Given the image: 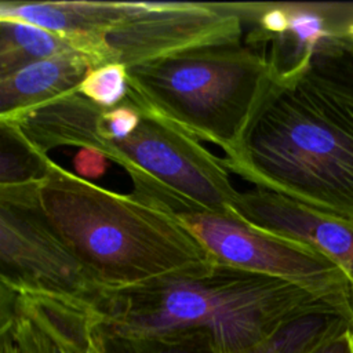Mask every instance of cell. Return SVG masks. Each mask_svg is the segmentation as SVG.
Masks as SVG:
<instances>
[{
  "label": "cell",
  "mask_w": 353,
  "mask_h": 353,
  "mask_svg": "<svg viewBox=\"0 0 353 353\" xmlns=\"http://www.w3.org/2000/svg\"><path fill=\"white\" fill-rule=\"evenodd\" d=\"M223 164L256 188L353 219V40L327 36L274 76Z\"/></svg>",
  "instance_id": "cell-1"
},
{
  "label": "cell",
  "mask_w": 353,
  "mask_h": 353,
  "mask_svg": "<svg viewBox=\"0 0 353 353\" xmlns=\"http://www.w3.org/2000/svg\"><path fill=\"white\" fill-rule=\"evenodd\" d=\"M324 302L336 301L277 277L212 262L138 285L102 290L84 305L90 324L110 334L210 353H243L291 317Z\"/></svg>",
  "instance_id": "cell-2"
},
{
  "label": "cell",
  "mask_w": 353,
  "mask_h": 353,
  "mask_svg": "<svg viewBox=\"0 0 353 353\" xmlns=\"http://www.w3.org/2000/svg\"><path fill=\"white\" fill-rule=\"evenodd\" d=\"M39 197L51 226L101 291L216 262L174 212L134 193L108 190L54 161Z\"/></svg>",
  "instance_id": "cell-3"
},
{
  "label": "cell",
  "mask_w": 353,
  "mask_h": 353,
  "mask_svg": "<svg viewBox=\"0 0 353 353\" xmlns=\"http://www.w3.org/2000/svg\"><path fill=\"white\" fill-rule=\"evenodd\" d=\"M127 99L233 156L274 73L263 51L237 43L188 50L127 68Z\"/></svg>",
  "instance_id": "cell-4"
},
{
  "label": "cell",
  "mask_w": 353,
  "mask_h": 353,
  "mask_svg": "<svg viewBox=\"0 0 353 353\" xmlns=\"http://www.w3.org/2000/svg\"><path fill=\"white\" fill-rule=\"evenodd\" d=\"M106 157L125 170L134 194L175 215L211 212L234 218L240 192L223 159L161 119L143 113L128 138L109 139Z\"/></svg>",
  "instance_id": "cell-5"
},
{
  "label": "cell",
  "mask_w": 353,
  "mask_h": 353,
  "mask_svg": "<svg viewBox=\"0 0 353 353\" xmlns=\"http://www.w3.org/2000/svg\"><path fill=\"white\" fill-rule=\"evenodd\" d=\"M39 183L0 186V284L90 303L101 290L51 226Z\"/></svg>",
  "instance_id": "cell-6"
},
{
  "label": "cell",
  "mask_w": 353,
  "mask_h": 353,
  "mask_svg": "<svg viewBox=\"0 0 353 353\" xmlns=\"http://www.w3.org/2000/svg\"><path fill=\"white\" fill-rule=\"evenodd\" d=\"M214 261L294 283L321 298L353 303L347 274L317 250L211 212L176 215Z\"/></svg>",
  "instance_id": "cell-7"
},
{
  "label": "cell",
  "mask_w": 353,
  "mask_h": 353,
  "mask_svg": "<svg viewBox=\"0 0 353 353\" xmlns=\"http://www.w3.org/2000/svg\"><path fill=\"white\" fill-rule=\"evenodd\" d=\"M243 30L237 3L139 1L103 32V58L105 63L130 68L193 48L243 41Z\"/></svg>",
  "instance_id": "cell-8"
},
{
  "label": "cell",
  "mask_w": 353,
  "mask_h": 353,
  "mask_svg": "<svg viewBox=\"0 0 353 353\" xmlns=\"http://www.w3.org/2000/svg\"><path fill=\"white\" fill-rule=\"evenodd\" d=\"M233 212L252 229L317 250L336 263L353 284V219L261 188L240 192Z\"/></svg>",
  "instance_id": "cell-9"
},
{
  "label": "cell",
  "mask_w": 353,
  "mask_h": 353,
  "mask_svg": "<svg viewBox=\"0 0 353 353\" xmlns=\"http://www.w3.org/2000/svg\"><path fill=\"white\" fill-rule=\"evenodd\" d=\"M105 110L77 90L0 116V123L46 156L61 146L94 149L103 154L108 146V139L102 135Z\"/></svg>",
  "instance_id": "cell-10"
},
{
  "label": "cell",
  "mask_w": 353,
  "mask_h": 353,
  "mask_svg": "<svg viewBox=\"0 0 353 353\" xmlns=\"http://www.w3.org/2000/svg\"><path fill=\"white\" fill-rule=\"evenodd\" d=\"M131 7V1H3L0 19H18L54 32L101 66L105 63L103 32Z\"/></svg>",
  "instance_id": "cell-11"
},
{
  "label": "cell",
  "mask_w": 353,
  "mask_h": 353,
  "mask_svg": "<svg viewBox=\"0 0 353 353\" xmlns=\"http://www.w3.org/2000/svg\"><path fill=\"white\" fill-rule=\"evenodd\" d=\"M94 68V59L81 51H66L21 68L0 79V116L77 91Z\"/></svg>",
  "instance_id": "cell-12"
},
{
  "label": "cell",
  "mask_w": 353,
  "mask_h": 353,
  "mask_svg": "<svg viewBox=\"0 0 353 353\" xmlns=\"http://www.w3.org/2000/svg\"><path fill=\"white\" fill-rule=\"evenodd\" d=\"M353 328V303L324 302L283 323L272 335L243 353H314Z\"/></svg>",
  "instance_id": "cell-13"
},
{
  "label": "cell",
  "mask_w": 353,
  "mask_h": 353,
  "mask_svg": "<svg viewBox=\"0 0 353 353\" xmlns=\"http://www.w3.org/2000/svg\"><path fill=\"white\" fill-rule=\"evenodd\" d=\"M66 51L79 50L68 39L40 26L18 19H0V79L32 62Z\"/></svg>",
  "instance_id": "cell-14"
},
{
  "label": "cell",
  "mask_w": 353,
  "mask_h": 353,
  "mask_svg": "<svg viewBox=\"0 0 353 353\" xmlns=\"http://www.w3.org/2000/svg\"><path fill=\"white\" fill-rule=\"evenodd\" d=\"M52 160L30 148L10 127L0 123V186L41 182Z\"/></svg>",
  "instance_id": "cell-15"
},
{
  "label": "cell",
  "mask_w": 353,
  "mask_h": 353,
  "mask_svg": "<svg viewBox=\"0 0 353 353\" xmlns=\"http://www.w3.org/2000/svg\"><path fill=\"white\" fill-rule=\"evenodd\" d=\"M127 68L121 63H105L94 68L79 87V91L95 105L112 109L123 103L130 92Z\"/></svg>",
  "instance_id": "cell-16"
},
{
  "label": "cell",
  "mask_w": 353,
  "mask_h": 353,
  "mask_svg": "<svg viewBox=\"0 0 353 353\" xmlns=\"http://www.w3.org/2000/svg\"><path fill=\"white\" fill-rule=\"evenodd\" d=\"M142 116L141 109L128 99L112 109H106L102 125L103 138L110 141L128 138L141 124Z\"/></svg>",
  "instance_id": "cell-17"
},
{
  "label": "cell",
  "mask_w": 353,
  "mask_h": 353,
  "mask_svg": "<svg viewBox=\"0 0 353 353\" xmlns=\"http://www.w3.org/2000/svg\"><path fill=\"white\" fill-rule=\"evenodd\" d=\"M108 161L110 160L101 152L83 148L76 153L73 159L74 174L85 181L92 182V179L99 178L106 172Z\"/></svg>",
  "instance_id": "cell-18"
},
{
  "label": "cell",
  "mask_w": 353,
  "mask_h": 353,
  "mask_svg": "<svg viewBox=\"0 0 353 353\" xmlns=\"http://www.w3.org/2000/svg\"><path fill=\"white\" fill-rule=\"evenodd\" d=\"M314 353H353V328L330 339Z\"/></svg>",
  "instance_id": "cell-19"
},
{
  "label": "cell",
  "mask_w": 353,
  "mask_h": 353,
  "mask_svg": "<svg viewBox=\"0 0 353 353\" xmlns=\"http://www.w3.org/2000/svg\"><path fill=\"white\" fill-rule=\"evenodd\" d=\"M0 336H1V353H21L15 342L7 334H0Z\"/></svg>",
  "instance_id": "cell-20"
},
{
  "label": "cell",
  "mask_w": 353,
  "mask_h": 353,
  "mask_svg": "<svg viewBox=\"0 0 353 353\" xmlns=\"http://www.w3.org/2000/svg\"><path fill=\"white\" fill-rule=\"evenodd\" d=\"M342 34L347 36L349 39L353 40V4H350L345 23H343V29H342Z\"/></svg>",
  "instance_id": "cell-21"
}]
</instances>
